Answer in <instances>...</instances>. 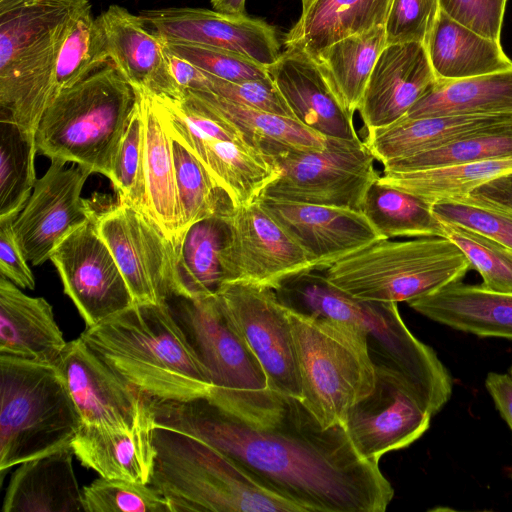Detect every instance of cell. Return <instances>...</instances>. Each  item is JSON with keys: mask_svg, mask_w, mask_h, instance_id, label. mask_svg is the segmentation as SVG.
<instances>
[{"mask_svg": "<svg viewBox=\"0 0 512 512\" xmlns=\"http://www.w3.org/2000/svg\"><path fill=\"white\" fill-rule=\"evenodd\" d=\"M150 408L155 426L213 446L303 512H384L394 496L379 462L357 452L345 426L324 428L298 398L286 396L282 415L264 426L207 396L151 400Z\"/></svg>", "mask_w": 512, "mask_h": 512, "instance_id": "obj_1", "label": "cell"}, {"mask_svg": "<svg viewBox=\"0 0 512 512\" xmlns=\"http://www.w3.org/2000/svg\"><path fill=\"white\" fill-rule=\"evenodd\" d=\"M121 379L156 401L209 396L211 381L167 303H135L79 336Z\"/></svg>", "mask_w": 512, "mask_h": 512, "instance_id": "obj_2", "label": "cell"}, {"mask_svg": "<svg viewBox=\"0 0 512 512\" xmlns=\"http://www.w3.org/2000/svg\"><path fill=\"white\" fill-rule=\"evenodd\" d=\"M274 290L289 309L351 323L362 330L373 361L403 374L432 416L450 400L453 382L448 369L430 346L410 332L397 303L355 298L316 270L292 276Z\"/></svg>", "mask_w": 512, "mask_h": 512, "instance_id": "obj_3", "label": "cell"}, {"mask_svg": "<svg viewBox=\"0 0 512 512\" xmlns=\"http://www.w3.org/2000/svg\"><path fill=\"white\" fill-rule=\"evenodd\" d=\"M90 0H0V108L35 137L64 41Z\"/></svg>", "mask_w": 512, "mask_h": 512, "instance_id": "obj_4", "label": "cell"}, {"mask_svg": "<svg viewBox=\"0 0 512 512\" xmlns=\"http://www.w3.org/2000/svg\"><path fill=\"white\" fill-rule=\"evenodd\" d=\"M135 100L133 87L108 61L51 101L35 134L37 153L111 181Z\"/></svg>", "mask_w": 512, "mask_h": 512, "instance_id": "obj_5", "label": "cell"}, {"mask_svg": "<svg viewBox=\"0 0 512 512\" xmlns=\"http://www.w3.org/2000/svg\"><path fill=\"white\" fill-rule=\"evenodd\" d=\"M153 441L156 456L149 484L168 501L171 512H303L200 439L155 426Z\"/></svg>", "mask_w": 512, "mask_h": 512, "instance_id": "obj_6", "label": "cell"}, {"mask_svg": "<svg viewBox=\"0 0 512 512\" xmlns=\"http://www.w3.org/2000/svg\"><path fill=\"white\" fill-rule=\"evenodd\" d=\"M170 310L205 367L215 404L254 425L283 413L286 395L270 389L259 360L222 310L217 295L172 297Z\"/></svg>", "mask_w": 512, "mask_h": 512, "instance_id": "obj_7", "label": "cell"}, {"mask_svg": "<svg viewBox=\"0 0 512 512\" xmlns=\"http://www.w3.org/2000/svg\"><path fill=\"white\" fill-rule=\"evenodd\" d=\"M287 309L301 401L324 428L344 425L349 410L375 386L367 335L351 323Z\"/></svg>", "mask_w": 512, "mask_h": 512, "instance_id": "obj_8", "label": "cell"}, {"mask_svg": "<svg viewBox=\"0 0 512 512\" xmlns=\"http://www.w3.org/2000/svg\"><path fill=\"white\" fill-rule=\"evenodd\" d=\"M471 264L447 237L381 239L323 270L325 278L362 300L409 302L460 282Z\"/></svg>", "mask_w": 512, "mask_h": 512, "instance_id": "obj_9", "label": "cell"}, {"mask_svg": "<svg viewBox=\"0 0 512 512\" xmlns=\"http://www.w3.org/2000/svg\"><path fill=\"white\" fill-rule=\"evenodd\" d=\"M0 471L71 445L82 423L54 365L0 355Z\"/></svg>", "mask_w": 512, "mask_h": 512, "instance_id": "obj_10", "label": "cell"}, {"mask_svg": "<svg viewBox=\"0 0 512 512\" xmlns=\"http://www.w3.org/2000/svg\"><path fill=\"white\" fill-rule=\"evenodd\" d=\"M375 161L360 138L326 137L321 149L294 151L275 159L279 176L260 197L360 211L380 175Z\"/></svg>", "mask_w": 512, "mask_h": 512, "instance_id": "obj_11", "label": "cell"}, {"mask_svg": "<svg viewBox=\"0 0 512 512\" xmlns=\"http://www.w3.org/2000/svg\"><path fill=\"white\" fill-rule=\"evenodd\" d=\"M96 224L135 303L182 297L178 246L150 214L118 200L97 214Z\"/></svg>", "mask_w": 512, "mask_h": 512, "instance_id": "obj_12", "label": "cell"}, {"mask_svg": "<svg viewBox=\"0 0 512 512\" xmlns=\"http://www.w3.org/2000/svg\"><path fill=\"white\" fill-rule=\"evenodd\" d=\"M223 217V283L240 281L276 289L292 276L315 270L305 251L257 200L232 207Z\"/></svg>", "mask_w": 512, "mask_h": 512, "instance_id": "obj_13", "label": "cell"}, {"mask_svg": "<svg viewBox=\"0 0 512 512\" xmlns=\"http://www.w3.org/2000/svg\"><path fill=\"white\" fill-rule=\"evenodd\" d=\"M216 295L222 310L259 360L270 389L301 400L288 309L275 290L234 281L223 283Z\"/></svg>", "mask_w": 512, "mask_h": 512, "instance_id": "obj_14", "label": "cell"}, {"mask_svg": "<svg viewBox=\"0 0 512 512\" xmlns=\"http://www.w3.org/2000/svg\"><path fill=\"white\" fill-rule=\"evenodd\" d=\"M151 96L169 136L198 159L233 207L255 202L279 176L276 163L244 140L225 139L192 122L170 98Z\"/></svg>", "mask_w": 512, "mask_h": 512, "instance_id": "obj_15", "label": "cell"}, {"mask_svg": "<svg viewBox=\"0 0 512 512\" xmlns=\"http://www.w3.org/2000/svg\"><path fill=\"white\" fill-rule=\"evenodd\" d=\"M97 214L70 231L50 256L64 293L74 303L86 327L135 304L109 247L99 234Z\"/></svg>", "mask_w": 512, "mask_h": 512, "instance_id": "obj_16", "label": "cell"}, {"mask_svg": "<svg viewBox=\"0 0 512 512\" xmlns=\"http://www.w3.org/2000/svg\"><path fill=\"white\" fill-rule=\"evenodd\" d=\"M375 386L348 412L344 426L357 452L379 462L405 448L429 428L432 415L399 371L375 363Z\"/></svg>", "mask_w": 512, "mask_h": 512, "instance_id": "obj_17", "label": "cell"}, {"mask_svg": "<svg viewBox=\"0 0 512 512\" xmlns=\"http://www.w3.org/2000/svg\"><path fill=\"white\" fill-rule=\"evenodd\" d=\"M93 172L79 164L53 160L36 180L32 193L14 221L17 240L28 262L50 260L60 241L97 212L81 197Z\"/></svg>", "mask_w": 512, "mask_h": 512, "instance_id": "obj_18", "label": "cell"}, {"mask_svg": "<svg viewBox=\"0 0 512 512\" xmlns=\"http://www.w3.org/2000/svg\"><path fill=\"white\" fill-rule=\"evenodd\" d=\"M82 426L132 428L152 417L150 400L121 379L80 337L54 364Z\"/></svg>", "mask_w": 512, "mask_h": 512, "instance_id": "obj_19", "label": "cell"}, {"mask_svg": "<svg viewBox=\"0 0 512 512\" xmlns=\"http://www.w3.org/2000/svg\"><path fill=\"white\" fill-rule=\"evenodd\" d=\"M144 24L165 42L222 48L269 66L280 55L276 28L259 18L214 9L170 7L141 10Z\"/></svg>", "mask_w": 512, "mask_h": 512, "instance_id": "obj_20", "label": "cell"}, {"mask_svg": "<svg viewBox=\"0 0 512 512\" xmlns=\"http://www.w3.org/2000/svg\"><path fill=\"white\" fill-rule=\"evenodd\" d=\"M257 201L305 251L316 271L384 239L361 211L267 197Z\"/></svg>", "mask_w": 512, "mask_h": 512, "instance_id": "obj_21", "label": "cell"}, {"mask_svg": "<svg viewBox=\"0 0 512 512\" xmlns=\"http://www.w3.org/2000/svg\"><path fill=\"white\" fill-rule=\"evenodd\" d=\"M436 81L425 44H387L374 65L358 108L366 131L404 118Z\"/></svg>", "mask_w": 512, "mask_h": 512, "instance_id": "obj_22", "label": "cell"}, {"mask_svg": "<svg viewBox=\"0 0 512 512\" xmlns=\"http://www.w3.org/2000/svg\"><path fill=\"white\" fill-rule=\"evenodd\" d=\"M97 17L109 60L133 87L155 96L181 99L164 41L137 14L112 4Z\"/></svg>", "mask_w": 512, "mask_h": 512, "instance_id": "obj_23", "label": "cell"}, {"mask_svg": "<svg viewBox=\"0 0 512 512\" xmlns=\"http://www.w3.org/2000/svg\"><path fill=\"white\" fill-rule=\"evenodd\" d=\"M267 69L297 121L325 137L360 138L353 115L341 105L311 56L286 48Z\"/></svg>", "mask_w": 512, "mask_h": 512, "instance_id": "obj_24", "label": "cell"}, {"mask_svg": "<svg viewBox=\"0 0 512 512\" xmlns=\"http://www.w3.org/2000/svg\"><path fill=\"white\" fill-rule=\"evenodd\" d=\"M67 342L50 303L0 277V355L54 365Z\"/></svg>", "mask_w": 512, "mask_h": 512, "instance_id": "obj_25", "label": "cell"}, {"mask_svg": "<svg viewBox=\"0 0 512 512\" xmlns=\"http://www.w3.org/2000/svg\"><path fill=\"white\" fill-rule=\"evenodd\" d=\"M154 427L153 416L132 428L81 426L71 447L83 466L102 477L149 484L156 456Z\"/></svg>", "mask_w": 512, "mask_h": 512, "instance_id": "obj_26", "label": "cell"}, {"mask_svg": "<svg viewBox=\"0 0 512 512\" xmlns=\"http://www.w3.org/2000/svg\"><path fill=\"white\" fill-rule=\"evenodd\" d=\"M423 316L480 337L512 340V293L461 281L408 302Z\"/></svg>", "mask_w": 512, "mask_h": 512, "instance_id": "obj_27", "label": "cell"}, {"mask_svg": "<svg viewBox=\"0 0 512 512\" xmlns=\"http://www.w3.org/2000/svg\"><path fill=\"white\" fill-rule=\"evenodd\" d=\"M71 445L19 464L10 478L2 512H78L83 494Z\"/></svg>", "mask_w": 512, "mask_h": 512, "instance_id": "obj_28", "label": "cell"}, {"mask_svg": "<svg viewBox=\"0 0 512 512\" xmlns=\"http://www.w3.org/2000/svg\"><path fill=\"white\" fill-rule=\"evenodd\" d=\"M511 120L512 113L402 118L391 125L366 131L364 143L376 161L384 165Z\"/></svg>", "mask_w": 512, "mask_h": 512, "instance_id": "obj_29", "label": "cell"}, {"mask_svg": "<svg viewBox=\"0 0 512 512\" xmlns=\"http://www.w3.org/2000/svg\"><path fill=\"white\" fill-rule=\"evenodd\" d=\"M392 0H313L302 9L284 44L315 57L350 35L384 25Z\"/></svg>", "mask_w": 512, "mask_h": 512, "instance_id": "obj_30", "label": "cell"}, {"mask_svg": "<svg viewBox=\"0 0 512 512\" xmlns=\"http://www.w3.org/2000/svg\"><path fill=\"white\" fill-rule=\"evenodd\" d=\"M139 102L145 151V174L149 211L177 246L182 239V211L178 196L172 138L165 130L152 96L133 88Z\"/></svg>", "mask_w": 512, "mask_h": 512, "instance_id": "obj_31", "label": "cell"}, {"mask_svg": "<svg viewBox=\"0 0 512 512\" xmlns=\"http://www.w3.org/2000/svg\"><path fill=\"white\" fill-rule=\"evenodd\" d=\"M225 119L250 146L273 161L287 153L321 149L326 137L289 118L227 100L207 90L186 91Z\"/></svg>", "mask_w": 512, "mask_h": 512, "instance_id": "obj_32", "label": "cell"}, {"mask_svg": "<svg viewBox=\"0 0 512 512\" xmlns=\"http://www.w3.org/2000/svg\"><path fill=\"white\" fill-rule=\"evenodd\" d=\"M438 80H458L512 69L501 43L452 19L442 10L426 44Z\"/></svg>", "mask_w": 512, "mask_h": 512, "instance_id": "obj_33", "label": "cell"}, {"mask_svg": "<svg viewBox=\"0 0 512 512\" xmlns=\"http://www.w3.org/2000/svg\"><path fill=\"white\" fill-rule=\"evenodd\" d=\"M512 113V69L438 80L404 118Z\"/></svg>", "mask_w": 512, "mask_h": 512, "instance_id": "obj_34", "label": "cell"}, {"mask_svg": "<svg viewBox=\"0 0 512 512\" xmlns=\"http://www.w3.org/2000/svg\"><path fill=\"white\" fill-rule=\"evenodd\" d=\"M387 45L385 26L343 38L312 57L344 109L358 111L374 65Z\"/></svg>", "mask_w": 512, "mask_h": 512, "instance_id": "obj_35", "label": "cell"}, {"mask_svg": "<svg viewBox=\"0 0 512 512\" xmlns=\"http://www.w3.org/2000/svg\"><path fill=\"white\" fill-rule=\"evenodd\" d=\"M360 211L384 239L445 237L442 221L432 203L376 180L367 191Z\"/></svg>", "mask_w": 512, "mask_h": 512, "instance_id": "obj_36", "label": "cell"}, {"mask_svg": "<svg viewBox=\"0 0 512 512\" xmlns=\"http://www.w3.org/2000/svg\"><path fill=\"white\" fill-rule=\"evenodd\" d=\"M512 172V159L486 160L410 172H383L378 182L430 203L461 199L479 185Z\"/></svg>", "mask_w": 512, "mask_h": 512, "instance_id": "obj_37", "label": "cell"}, {"mask_svg": "<svg viewBox=\"0 0 512 512\" xmlns=\"http://www.w3.org/2000/svg\"><path fill=\"white\" fill-rule=\"evenodd\" d=\"M226 232L223 215L191 225L178 245V271L182 297L215 295L223 284L220 252Z\"/></svg>", "mask_w": 512, "mask_h": 512, "instance_id": "obj_38", "label": "cell"}, {"mask_svg": "<svg viewBox=\"0 0 512 512\" xmlns=\"http://www.w3.org/2000/svg\"><path fill=\"white\" fill-rule=\"evenodd\" d=\"M512 159V120L485 127L441 147L383 165V172H410L486 160Z\"/></svg>", "mask_w": 512, "mask_h": 512, "instance_id": "obj_39", "label": "cell"}, {"mask_svg": "<svg viewBox=\"0 0 512 512\" xmlns=\"http://www.w3.org/2000/svg\"><path fill=\"white\" fill-rule=\"evenodd\" d=\"M35 137L12 120H0V218L17 216L36 183Z\"/></svg>", "mask_w": 512, "mask_h": 512, "instance_id": "obj_40", "label": "cell"}, {"mask_svg": "<svg viewBox=\"0 0 512 512\" xmlns=\"http://www.w3.org/2000/svg\"><path fill=\"white\" fill-rule=\"evenodd\" d=\"M172 147L183 218V237L194 223L226 214L233 205L193 154L173 139Z\"/></svg>", "mask_w": 512, "mask_h": 512, "instance_id": "obj_41", "label": "cell"}, {"mask_svg": "<svg viewBox=\"0 0 512 512\" xmlns=\"http://www.w3.org/2000/svg\"><path fill=\"white\" fill-rule=\"evenodd\" d=\"M108 61L103 34L89 4L77 17L60 50L54 74V98Z\"/></svg>", "mask_w": 512, "mask_h": 512, "instance_id": "obj_42", "label": "cell"}, {"mask_svg": "<svg viewBox=\"0 0 512 512\" xmlns=\"http://www.w3.org/2000/svg\"><path fill=\"white\" fill-rule=\"evenodd\" d=\"M111 182L118 200L150 214L145 174L144 128L137 98L114 164Z\"/></svg>", "mask_w": 512, "mask_h": 512, "instance_id": "obj_43", "label": "cell"}, {"mask_svg": "<svg viewBox=\"0 0 512 512\" xmlns=\"http://www.w3.org/2000/svg\"><path fill=\"white\" fill-rule=\"evenodd\" d=\"M443 223L445 237L455 243L483 279V286L512 293V249L464 227Z\"/></svg>", "mask_w": 512, "mask_h": 512, "instance_id": "obj_44", "label": "cell"}, {"mask_svg": "<svg viewBox=\"0 0 512 512\" xmlns=\"http://www.w3.org/2000/svg\"><path fill=\"white\" fill-rule=\"evenodd\" d=\"M82 494L85 512H171L168 501L150 484L100 476Z\"/></svg>", "mask_w": 512, "mask_h": 512, "instance_id": "obj_45", "label": "cell"}, {"mask_svg": "<svg viewBox=\"0 0 512 512\" xmlns=\"http://www.w3.org/2000/svg\"><path fill=\"white\" fill-rule=\"evenodd\" d=\"M165 49L202 71L230 82L270 78L267 66L234 51L190 43L165 42Z\"/></svg>", "mask_w": 512, "mask_h": 512, "instance_id": "obj_46", "label": "cell"}, {"mask_svg": "<svg viewBox=\"0 0 512 512\" xmlns=\"http://www.w3.org/2000/svg\"><path fill=\"white\" fill-rule=\"evenodd\" d=\"M437 218L474 231L512 249V215L457 199H441L432 204Z\"/></svg>", "mask_w": 512, "mask_h": 512, "instance_id": "obj_47", "label": "cell"}, {"mask_svg": "<svg viewBox=\"0 0 512 512\" xmlns=\"http://www.w3.org/2000/svg\"><path fill=\"white\" fill-rule=\"evenodd\" d=\"M440 11V0H392L385 23L387 44L426 45Z\"/></svg>", "mask_w": 512, "mask_h": 512, "instance_id": "obj_48", "label": "cell"}, {"mask_svg": "<svg viewBox=\"0 0 512 512\" xmlns=\"http://www.w3.org/2000/svg\"><path fill=\"white\" fill-rule=\"evenodd\" d=\"M206 75L208 82L205 90L207 91L241 105L294 118L292 111L271 77L244 82H230L208 73Z\"/></svg>", "mask_w": 512, "mask_h": 512, "instance_id": "obj_49", "label": "cell"}, {"mask_svg": "<svg viewBox=\"0 0 512 512\" xmlns=\"http://www.w3.org/2000/svg\"><path fill=\"white\" fill-rule=\"evenodd\" d=\"M507 0H440L443 12L460 24L500 42Z\"/></svg>", "mask_w": 512, "mask_h": 512, "instance_id": "obj_50", "label": "cell"}, {"mask_svg": "<svg viewBox=\"0 0 512 512\" xmlns=\"http://www.w3.org/2000/svg\"><path fill=\"white\" fill-rule=\"evenodd\" d=\"M17 216L0 218V271L21 289H34L35 279L17 240L14 221Z\"/></svg>", "mask_w": 512, "mask_h": 512, "instance_id": "obj_51", "label": "cell"}, {"mask_svg": "<svg viewBox=\"0 0 512 512\" xmlns=\"http://www.w3.org/2000/svg\"><path fill=\"white\" fill-rule=\"evenodd\" d=\"M512 215V172L487 181L461 199Z\"/></svg>", "mask_w": 512, "mask_h": 512, "instance_id": "obj_52", "label": "cell"}, {"mask_svg": "<svg viewBox=\"0 0 512 512\" xmlns=\"http://www.w3.org/2000/svg\"><path fill=\"white\" fill-rule=\"evenodd\" d=\"M166 53L171 76L183 95L186 91L206 89L208 78L204 71L184 58L167 50Z\"/></svg>", "mask_w": 512, "mask_h": 512, "instance_id": "obj_53", "label": "cell"}, {"mask_svg": "<svg viewBox=\"0 0 512 512\" xmlns=\"http://www.w3.org/2000/svg\"><path fill=\"white\" fill-rule=\"evenodd\" d=\"M485 386L512 432V376L490 372Z\"/></svg>", "mask_w": 512, "mask_h": 512, "instance_id": "obj_54", "label": "cell"}, {"mask_svg": "<svg viewBox=\"0 0 512 512\" xmlns=\"http://www.w3.org/2000/svg\"><path fill=\"white\" fill-rule=\"evenodd\" d=\"M215 11L229 15H244L246 0H211Z\"/></svg>", "mask_w": 512, "mask_h": 512, "instance_id": "obj_55", "label": "cell"}, {"mask_svg": "<svg viewBox=\"0 0 512 512\" xmlns=\"http://www.w3.org/2000/svg\"><path fill=\"white\" fill-rule=\"evenodd\" d=\"M313 0H301L302 2V9L307 7Z\"/></svg>", "mask_w": 512, "mask_h": 512, "instance_id": "obj_56", "label": "cell"}, {"mask_svg": "<svg viewBox=\"0 0 512 512\" xmlns=\"http://www.w3.org/2000/svg\"><path fill=\"white\" fill-rule=\"evenodd\" d=\"M510 373H511V376H512V366H511V368H510Z\"/></svg>", "mask_w": 512, "mask_h": 512, "instance_id": "obj_57", "label": "cell"}]
</instances>
